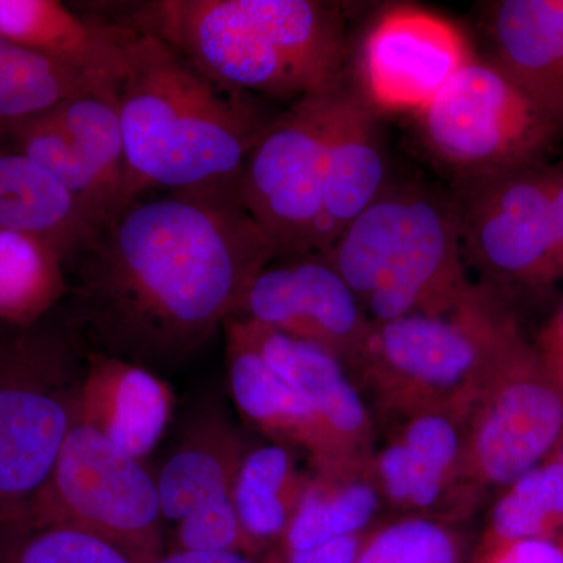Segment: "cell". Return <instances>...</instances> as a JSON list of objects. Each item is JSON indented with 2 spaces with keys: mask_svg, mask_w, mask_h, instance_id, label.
Here are the masks:
<instances>
[{
  "mask_svg": "<svg viewBox=\"0 0 563 563\" xmlns=\"http://www.w3.org/2000/svg\"><path fill=\"white\" fill-rule=\"evenodd\" d=\"M114 10L107 22L158 36L233 91L298 101L340 81L346 57L339 9L317 0H146Z\"/></svg>",
  "mask_w": 563,
  "mask_h": 563,
  "instance_id": "cell-3",
  "label": "cell"
},
{
  "mask_svg": "<svg viewBox=\"0 0 563 563\" xmlns=\"http://www.w3.org/2000/svg\"><path fill=\"white\" fill-rule=\"evenodd\" d=\"M0 563H136L121 548L66 525L0 517Z\"/></svg>",
  "mask_w": 563,
  "mask_h": 563,
  "instance_id": "cell-30",
  "label": "cell"
},
{
  "mask_svg": "<svg viewBox=\"0 0 563 563\" xmlns=\"http://www.w3.org/2000/svg\"><path fill=\"white\" fill-rule=\"evenodd\" d=\"M88 347L63 306L29 324L0 321V517L49 479L76 424Z\"/></svg>",
  "mask_w": 563,
  "mask_h": 563,
  "instance_id": "cell-6",
  "label": "cell"
},
{
  "mask_svg": "<svg viewBox=\"0 0 563 563\" xmlns=\"http://www.w3.org/2000/svg\"><path fill=\"white\" fill-rule=\"evenodd\" d=\"M339 85L303 96L277 117L240 174V199L273 244L276 261L314 252Z\"/></svg>",
  "mask_w": 563,
  "mask_h": 563,
  "instance_id": "cell-10",
  "label": "cell"
},
{
  "mask_svg": "<svg viewBox=\"0 0 563 563\" xmlns=\"http://www.w3.org/2000/svg\"><path fill=\"white\" fill-rule=\"evenodd\" d=\"M362 536L344 537L302 553L284 554L273 550L263 555L265 563H354L361 548Z\"/></svg>",
  "mask_w": 563,
  "mask_h": 563,
  "instance_id": "cell-33",
  "label": "cell"
},
{
  "mask_svg": "<svg viewBox=\"0 0 563 563\" xmlns=\"http://www.w3.org/2000/svg\"><path fill=\"white\" fill-rule=\"evenodd\" d=\"M536 350L548 368L563 380V302L543 329Z\"/></svg>",
  "mask_w": 563,
  "mask_h": 563,
  "instance_id": "cell-34",
  "label": "cell"
},
{
  "mask_svg": "<svg viewBox=\"0 0 563 563\" xmlns=\"http://www.w3.org/2000/svg\"><path fill=\"white\" fill-rule=\"evenodd\" d=\"M376 111L339 85L333 99L324 195L314 252L325 254L390 181Z\"/></svg>",
  "mask_w": 563,
  "mask_h": 563,
  "instance_id": "cell-18",
  "label": "cell"
},
{
  "mask_svg": "<svg viewBox=\"0 0 563 563\" xmlns=\"http://www.w3.org/2000/svg\"><path fill=\"white\" fill-rule=\"evenodd\" d=\"M120 27L125 69L117 98L128 163L124 206L154 190L236 184L252 147L274 120H266L246 92L209 79L172 44Z\"/></svg>",
  "mask_w": 563,
  "mask_h": 563,
  "instance_id": "cell-2",
  "label": "cell"
},
{
  "mask_svg": "<svg viewBox=\"0 0 563 563\" xmlns=\"http://www.w3.org/2000/svg\"><path fill=\"white\" fill-rule=\"evenodd\" d=\"M312 473L299 468L296 451L269 442L247 448L233 484L232 503L257 554L276 550L298 512Z\"/></svg>",
  "mask_w": 563,
  "mask_h": 563,
  "instance_id": "cell-24",
  "label": "cell"
},
{
  "mask_svg": "<svg viewBox=\"0 0 563 563\" xmlns=\"http://www.w3.org/2000/svg\"><path fill=\"white\" fill-rule=\"evenodd\" d=\"M493 62L563 131V0H503L493 9Z\"/></svg>",
  "mask_w": 563,
  "mask_h": 563,
  "instance_id": "cell-20",
  "label": "cell"
},
{
  "mask_svg": "<svg viewBox=\"0 0 563 563\" xmlns=\"http://www.w3.org/2000/svg\"><path fill=\"white\" fill-rule=\"evenodd\" d=\"M174 396L158 374L88 351L76 421L143 462L172 421Z\"/></svg>",
  "mask_w": 563,
  "mask_h": 563,
  "instance_id": "cell-19",
  "label": "cell"
},
{
  "mask_svg": "<svg viewBox=\"0 0 563 563\" xmlns=\"http://www.w3.org/2000/svg\"><path fill=\"white\" fill-rule=\"evenodd\" d=\"M222 329L233 402L255 429L272 442L306 454L312 473L347 472L366 466L344 457L309 404L251 342L239 318H229Z\"/></svg>",
  "mask_w": 563,
  "mask_h": 563,
  "instance_id": "cell-16",
  "label": "cell"
},
{
  "mask_svg": "<svg viewBox=\"0 0 563 563\" xmlns=\"http://www.w3.org/2000/svg\"><path fill=\"white\" fill-rule=\"evenodd\" d=\"M554 214L563 246V173L561 172H559L558 184H555L554 190Z\"/></svg>",
  "mask_w": 563,
  "mask_h": 563,
  "instance_id": "cell-36",
  "label": "cell"
},
{
  "mask_svg": "<svg viewBox=\"0 0 563 563\" xmlns=\"http://www.w3.org/2000/svg\"><path fill=\"white\" fill-rule=\"evenodd\" d=\"M246 451L242 433L222 410L211 406L196 415L155 477L165 523L177 525L210 504L232 501Z\"/></svg>",
  "mask_w": 563,
  "mask_h": 563,
  "instance_id": "cell-22",
  "label": "cell"
},
{
  "mask_svg": "<svg viewBox=\"0 0 563 563\" xmlns=\"http://www.w3.org/2000/svg\"><path fill=\"white\" fill-rule=\"evenodd\" d=\"M374 322L440 312L472 287L453 199L390 184L325 252Z\"/></svg>",
  "mask_w": 563,
  "mask_h": 563,
  "instance_id": "cell-5",
  "label": "cell"
},
{
  "mask_svg": "<svg viewBox=\"0 0 563 563\" xmlns=\"http://www.w3.org/2000/svg\"><path fill=\"white\" fill-rule=\"evenodd\" d=\"M476 542L466 521L395 515L365 532L354 563H468Z\"/></svg>",
  "mask_w": 563,
  "mask_h": 563,
  "instance_id": "cell-28",
  "label": "cell"
},
{
  "mask_svg": "<svg viewBox=\"0 0 563 563\" xmlns=\"http://www.w3.org/2000/svg\"><path fill=\"white\" fill-rule=\"evenodd\" d=\"M239 320L266 362L309 404L344 457L368 465L376 451V431L372 412L346 365L317 344L244 318Z\"/></svg>",
  "mask_w": 563,
  "mask_h": 563,
  "instance_id": "cell-17",
  "label": "cell"
},
{
  "mask_svg": "<svg viewBox=\"0 0 563 563\" xmlns=\"http://www.w3.org/2000/svg\"><path fill=\"white\" fill-rule=\"evenodd\" d=\"M470 410H426L398 421L369 461L385 507L396 515L468 521L483 501L470 479Z\"/></svg>",
  "mask_w": 563,
  "mask_h": 563,
  "instance_id": "cell-13",
  "label": "cell"
},
{
  "mask_svg": "<svg viewBox=\"0 0 563 563\" xmlns=\"http://www.w3.org/2000/svg\"><path fill=\"white\" fill-rule=\"evenodd\" d=\"M472 60L453 22L420 7H395L363 41L362 98L374 111H420Z\"/></svg>",
  "mask_w": 563,
  "mask_h": 563,
  "instance_id": "cell-15",
  "label": "cell"
},
{
  "mask_svg": "<svg viewBox=\"0 0 563 563\" xmlns=\"http://www.w3.org/2000/svg\"><path fill=\"white\" fill-rule=\"evenodd\" d=\"M384 507L369 465L312 473L301 506L276 551L302 553L344 537L362 536L376 525Z\"/></svg>",
  "mask_w": 563,
  "mask_h": 563,
  "instance_id": "cell-25",
  "label": "cell"
},
{
  "mask_svg": "<svg viewBox=\"0 0 563 563\" xmlns=\"http://www.w3.org/2000/svg\"><path fill=\"white\" fill-rule=\"evenodd\" d=\"M10 515L90 532L136 563H155L168 550L157 479L80 421L70 428L46 484Z\"/></svg>",
  "mask_w": 563,
  "mask_h": 563,
  "instance_id": "cell-7",
  "label": "cell"
},
{
  "mask_svg": "<svg viewBox=\"0 0 563 563\" xmlns=\"http://www.w3.org/2000/svg\"><path fill=\"white\" fill-rule=\"evenodd\" d=\"M523 339L503 292L483 282L440 312L372 321L350 373L387 420L472 409L498 363Z\"/></svg>",
  "mask_w": 563,
  "mask_h": 563,
  "instance_id": "cell-4",
  "label": "cell"
},
{
  "mask_svg": "<svg viewBox=\"0 0 563 563\" xmlns=\"http://www.w3.org/2000/svg\"><path fill=\"white\" fill-rule=\"evenodd\" d=\"M417 113L429 150L461 177L539 165L559 133L493 60L463 66Z\"/></svg>",
  "mask_w": 563,
  "mask_h": 563,
  "instance_id": "cell-9",
  "label": "cell"
},
{
  "mask_svg": "<svg viewBox=\"0 0 563 563\" xmlns=\"http://www.w3.org/2000/svg\"><path fill=\"white\" fill-rule=\"evenodd\" d=\"M0 36L88 79L118 87L124 76L120 25L55 0H0Z\"/></svg>",
  "mask_w": 563,
  "mask_h": 563,
  "instance_id": "cell-21",
  "label": "cell"
},
{
  "mask_svg": "<svg viewBox=\"0 0 563 563\" xmlns=\"http://www.w3.org/2000/svg\"><path fill=\"white\" fill-rule=\"evenodd\" d=\"M66 295L68 279L60 255L35 236L0 229V321L40 320Z\"/></svg>",
  "mask_w": 563,
  "mask_h": 563,
  "instance_id": "cell-26",
  "label": "cell"
},
{
  "mask_svg": "<svg viewBox=\"0 0 563 563\" xmlns=\"http://www.w3.org/2000/svg\"><path fill=\"white\" fill-rule=\"evenodd\" d=\"M559 172L539 165L461 177L453 199L463 257L498 288H543L563 277L554 214Z\"/></svg>",
  "mask_w": 563,
  "mask_h": 563,
  "instance_id": "cell-8",
  "label": "cell"
},
{
  "mask_svg": "<svg viewBox=\"0 0 563 563\" xmlns=\"http://www.w3.org/2000/svg\"><path fill=\"white\" fill-rule=\"evenodd\" d=\"M559 537H563V465L548 459L504 488L477 544Z\"/></svg>",
  "mask_w": 563,
  "mask_h": 563,
  "instance_id": "cell-27",
  "label": "cell"
},
{
  "mask_svg": "<svg viewBox=\"0 0 563 563\" xmlns=\"http://www.w3.org/2000/svg\"><path fill=\"white\" fill-rule=\"evenodd\" d=\"M276 251L236 184L141 196L65 266L62 306L88 351L165 376L235 317Z\"/></svg>",
  "mask_w": 563,
  "mask_h": 563,
  "instance_id": "cell-1",
  "label": "cell"
},
{
  "mask_svg": "<svg viewBox=\"0 0 563 563\" xmlns=\"http://www.w3.org/2000/svg\"><path fill=\"white\" fill-rule=\"evenodd\" d=\"M169 550L243 553L261 558L243 532L232 501L210 504L188 515L176 525Z\"/></svg>",
  "mask_w": 563,
  "mask_h": 563,
  "instance_id": "cell-31",
  "label": "cell"
},
{
  "mask_svg": "<svg viewBox=\"0 0 563 563\" xmlns=\"http://www.w3.org/2000/svg\"><path fill=\"white\" fill-rule=\"evenodd\" d=\"M563 439V380L521 340L496 366L466 426L470 479L484 499L553 457Z\"/></svg>",
  "mask_w": 563,
  "mask_h": 563,
  "instance_id": "cell-11",
  "label": "cell"
},
{
  "mask_svg": "<svg viewBox=\"0 0 563 563\" xmlns=\"http://www.w3.org/2000/svg\"><path fill=\"white\" fill-rule=\"evenodd\" d=\"M76 196L43 166L0 141V229L35 236L68 265L98 229Z\"/></svg>",
  "mask_w": 563,
  "mask_h": 563,
  "instance_id": "cell-23",
  "label": "cell"
},
{
  "mask_svg": "<svg viewBox=\"0 0 563 563\" xmlns=\"http://www.w3.org/2000/svg\"><path fill=\"white\" fill-rule=\"evenodd\" d=\"M468 563H563V537L474 547Z\"/></svg>",
  "mask_w": 563,
  "mask_h": 563,
  "instance_id": "cell-32",
  "label": "cell"
},
{
  "mask_svg": "<svg viewBox=\"0 0 563 563\" xmlns=\"http://www.w3.org/2000/svg\"><path fill=\"white\" fill-rule=\"evenodd\" d=\"M155 563H265L263 558L243 553H206V551L169 550Z\"/></svg>",
  "mask_w": 563,
  "mask_h": 563,
  "instance_id": "cell-35",
  "label": "cell"
},
{
  "mask_svg": "<svg viewBox=\"0 0 563 563\" xmlns=\"http://www.w3.org/2000/svg\"><path fill=\"white\" fill-rule=\"evenodd\" d=\"M101 84L0 36V131Z\"/></svg>",
  "mask_w": 563,
  "mask_h": 563,
  "instance_id": "cell-29",
  "label": "cell"
},
{
  "mask_svg": "<svg viewBox=\"0 0 563 563\" xmlns=\"http://www.w3.org/2000/svg\"><path fill=\"white\" fill-rule=\"evenodd\" d=\"M0 141L43 166L99 225L124 206L128 163L114 85H96L2 129Z\"/></svg>",
  "mask_w": 563,
  "mask_h": 563,
  "instance_id": "cell-12",
  "label": "cell"
},
{
  "mask_svg": "<svg viewBox=\"0 0 563 563\" xmlns=\"http://www.w3.org/2000/svg\"><path fill=\"white\" fill-rule=\"evenodd\" d=\"M551 459H555V461L561 462L563 465V439L562 442L559 443L558 450H555V453Z\"/></svg>",
  "mask_w": 563,
  "mask_h": 563,
  "instance_id": "cell-37",
  "label": "cell"
},
{
  "mask_svg": "<svg viewBox=\"0 0 563 563\" xmlns=\"http://www.w3.org/2000/svg\"><path fill=\"white\" fill-rule=\"evenodd\" d=\"M235 317L317 344L352 368L368 333V314L331 258L309 252L277 258L251 282Z\"/></svg>",
  "mask_w": 563,
  "mask_h": 563,
  "instance_id": "cell-14",
  "label": "cell"
}]
</instances>
